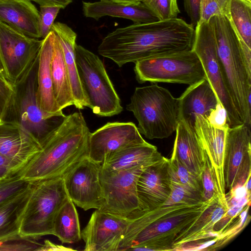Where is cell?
I'll return each mask as SVG.
<instances>
[{"instance_id":"603a6c76","label":"cell","mask_w":251,"mask_h":251,"mask_svg":"<svg viewBox=\"0 0 251 251\" xmlns=\"http://www.w3.org/2000/svg\"><path fill=\"white\" fill-rule=\"evenodd\" d=\"M82 10L86 17L96 20L108 16L128 19L134 24L159 21L155 14L141 1L135 3H120L109 0L94 2L82 1Z\"/></svg>"},{"instance_id":"5b68a950","label":"cell","mask_w":251,"mask_h":251,"mask_svg":"<svg viewBox=\"0 0 251 251\" xmlns=\"http://www.w3.org/2000/svg\"><path fill=\"white\" fill-rule=\"evenodd\" d=\"M69 198L63 178L32 182L21 219L20 237L36 239L53 235L56 214Z\"/></svg>"},{"instance_id":"b9f144b4","label":"cell","mask_w":251,"mask_h":251,"mask_svg":"<svg viewBox=\"0 0 251 251\" xmlns=\"http://www.w3.org/2000/svg\"><path fill=\"white\" fill-rule=\"evenodd\" d=\"M205 118L211 125L215 127H222L228 125L226 110L220 102Z\"/></svg>"},{"instance_id":"d4e9b609","label":"cell","mask_w":251,"mask_h":251,"mask_svg":"<svg viewBox=\"0 0 251 251\" xmlns=\"http://www.w3.org/2000/svg\"><path fill=\"white\" fill-rule=\"evenodd\" d=\"M0 21L27 36L41 38L39 11L29 0H0Z\"/></svg>"},{"instance_id":"4316f807","label":"cell","mask_w":251,"mask_h":251,"mask_svg":"<svg viewBox=\"0 0 251 251\" xmlns=\"http://www.w3.org/2000/svg\"><path fill=\"white\" fill-rule=\"evenodd\" d=\"M51 30L57 36L61 46L65 66L69 75L75 106L79 109L88 107L80 82L75 59L76 34L66 24L56 22Z\"/></svg>"},{"instance_id":"9c48e42d","label":"cell","mask_w":251,"mask_h":251,"mask_svg":"<svg viewBox=\"0 0 251 251\" xmlns=\"http://www.w3.org/2000/svg\"><path fill=\"white\" fill-rule=\"evenodd\" d=\"M42 41L27 36L0 21L1 65L15 89L25 81L37 64Z\"/></svg>"},{"instance_id":"f6af8a7d","label":"cell","mask_w":251,"mask_h":251,"mask_svg":"<svg viewBox=\"0 0 251 251\" xmlns=\"http://www.w3.org/2000/svg\"><path fill=\"white\" fill-rule=\"evenodd\" d=\"M73 251L72 248H68L63 246L54 244L51 242L46 240L40 251Z\"/></svg>"},{"instance_id":"277c9868","label":"cell","mask_w":251,"mask_h":251,"mask_svg":"<svg viewBox=\"0 0 251 251\" xmlns=\"http://www.w3.org/2000/svg\"><path fill=\"white\" fill-rule=\"evenodd\" d=\"M126 108L137 119L140 134L149 139L167 138L176 130L178 100L164 87L157 84L136 87Z\"/></svg>"},{"instance_id":"4fadbf2b","label":"cell","mask_w":251,"mask_h":251,"mask_svg":"<svg viewBox=\"0 0 251 251\" xmlns=\"http://www.w3.org/2000/svg\"><path fill=\"white\" fill-rule=\"evenodd\" d=\"M251 126L242 124L229 127L224 163L226 188L242 186L251 176Z\"/></svg>"},{"instance_id":"484cf974","label":"cell","mask_w":251,"mask_h":251,"mask_svg":"<svg viewBox=\"0 0 251 251\" xmlns=\"http://www.w3.org/2000/svg\"><path fill=\"white\" fill-rule=\"evenodd\" d=\"M157 148L147 142L122 148L106 156L101 164V169L114 172L139 165L150 166L164 158Z\"/></svg>"},{"instance_id":"52a82bcc","label":"cell","mask_w":251,"mask_h":251,"mask_svg":"<svg viewBox=\"0 0 251 251\" xmlns=\"http://www.w3.org/2000/svg\"><path fill=\"white\" fill-rule=\"evenodd\" d=\"M137 81L192 85L206 78L202 64L193 50L158 56L135 63Z\"/></svg>"},{"instance_id":"6da1fadb","label":"cell","mask_w":251,"mask_h":251,"mask_svg":"<svg viewBox=\"0 0 251 251\" xmlns=\"http://www.w3.org/2000/svg\"><path fill=\"white\" fill-rule=\"evenodd\" d=\"M195 29L180 18L133 24L108 34L98 51L119 67L130 62L192 50Z\"/></svg>"},{"instance_id":"9a60e30c","label":"cell","mask_w":251,"mask_h":251,"mask_svg":"<svg viewBox=\"0 0 251 251\" xmlns=\"http://www.w3.org/2000/svg\"><path fill=\"white\" fill-rule=\"evenodd\" d=\"M129 223V219L96 210L81 231L85 251H119Z\"/></svg>"},{"instance_id":"5bb4252c","label":"cell","mask_w":251,"mask_h":251,"mask_svg":"<svg viewBox=\"0 0 251 251\" xmlns=\"http://www.w3.org/2000/svg\"><path fill=\"white\" fill-rule=\"evenodd\" d=\"M100 170L101 164L87 156L63 178L69 198L84 210L99 209L103 205Z\"/></svg>"},{"instance_id":"7402d4cb","label":"cell","mask_w":251,"mask_h":251,"mask_svg":"<svg viewBox=\"0 0 251 251\" xmlns=\"http://www.w3.org/2000/svg\"><path fill=\"white\" fill-rule=\"evenodd\" d=\"M55 34L50 31L43 39L39 52L36 74V98L42 111L48 117L63 114L55 100L50 72L53 40Z\"/></svg>"},{"instance_id":"44dd1931","label":"cell","mask_w":251,"mask_h":251,"mask_svg":"<svg viewBox=\"0 0 251 251\" xmlns=\"http://www.w3.org/2000/svg\"><path fill=\"white\" fill-rule=\"evenodd\" d=\"M177 100L179 120L193 127L197 115L207 117L220 102L206 77L189 85Z\"/></svg>"},{"instance_id":"7dc6e473","label":"cell","mask_w":251,"mask_h":251,"mask_svg":"<svg viewBox=\"0 0 251 251\" xmlns=\"http://www.w3.org/2000/svg\"><path fill=\"white\" fill-rule=\"evenodd\" d=\"M109 0L115 2L120 3H135L140 1V0Z\"/></svg>"},{"instance_id":"8fae6325","label":"cell","mask_w":251,"mask_h":251,"mask_svg":"<svg viewBox=\"0 0 251 251\" xmlns=\"http://www.w3.org/2000/svg\"><path fill=\"white\" fill-rule=\"evenodd\" d=\"M193 50L200 59L219 101L226 110L229 127L242 124L228 91L219 59L215 37L208 22L198 24L195 28Z\"/></svg>"},{"instance_id":"cb8c5ba5","label":"cell","mask_w":251,"mask_h":251,"mask_svg":"<svg viewBox=\"0 0 251 251\" xmlns=\"http://www.w3.org/2000/svg\"><path fill=\"white\" fill-rule=\"evenodd\" d=\"M173 154L192 173L201 179L207 157L198 139L194 127L179 120Z\"/></svg>"},{"instance_id":"1f68e13d","label":"cell","mask_w":251,"mask_h":251,"mask_svg":"<svg viewBox=\"0 0 251 251\" xmlns=\"http://www.w3.org/2000/svg\"><path fill=\"white\" fill-rule=\"evenodd\" d=\"M250 206L251 203L247 204L239 214L213 238L214 244L207 250L214 251L225 246L247 226L251 219L249 214Z\"/></svg>"},{"instance_id":"ffe728a7","label":"cell","mask_w":251,"mask_h":251,"mask_svg":"<svg viewBox=\"0 0 251 251\" xmlns=\"http://www.w3.org/2000/svg\"><path fill=\"white\" fill-rule=\"evenodd\" d=\"M35 138L18 122H0V153L18 162L24 168L40 151Z\"/></svg>"},{"instance_id":"7bdbcfd3","label":"cell","mask_w":251,"mask_h":251,"mask_svg":"<svg viewBox=\"0 0 251 251\" xmlns=\"http://www.w3.org/2000/svg\"><path fill=\"white\" fill-rule=\"evenodd\" d=\"M183 0L184 10L190 19V24L195 27L200 19L201 0Z\"/></svg>"},{"instance_id":"2e32d148","label":"cell","mask_w":251,"mask_h":251,"mask_svg":"<svg viewBox=\"0 0 251 251\" xmlns=\"http://www.w3.org/2000/svg\"><path fill=\"white\" fill-rule=\"evenodd\" d=\"M229 127L228 125L215 127L201 115L196 116L194 125L199 143L212 167L218 200L227 209L224 163L226 136Z\"/></svg>"},{"instance_id":"7c38bea8","label":"cell","mask_w":251,"mask_h":251,"mask_svg":"<svg viewBox=\"0 0 251 251\" xmlns=\"http://www.w3.org/2000/svg\"><path fill=\"white\" fill-rule=\"evenodd\" d=\"M147 167L139 165L114 172H106L101 169L100 180L103 203L99 210L125 217H129L134 213L140 211L137 181Z\"/></svg>"},{"instance_id":"4dcf8cb0","label":"cell","mask_w":251,"mask_h":251,"mask_svg":"<svg viewBox=\"0 0 251 251\" xmlns=\"http://www.w3.org/2000/svg\"><path fill=\"white\" fill-rule=\"evenodd\" d=\"M229 15L242 42L251 49V0H230Z\"/></svg>"},{"instance_id":"f35d334b","label":"cell","mask_w":251,"mask_h":251,"mask_svg":"<svg viewBox=\"0 0 251 251\" xmlns=\"http://www.w3.org/2000/svg\"><path fill=\"white\" fill-rule=\"evenodd\" d=\"M60 9L57 6H40L39 25L42 39L50 32L54 20Z\"/></svg>"},{"instance_id":"83f0119b","label":"cell","mask_w":251,"mask_h":251,"mask_svg":"<svg viewBox=\"0 0 251 251\" xmlns=\"http://www.w3.org/2000/svg\"><path fill=\"white\" fill-rule=\"evenodd\" d=\"M31 186L22 194L0 204V242L23 239L20 236L21 221Z\"/></svg>"},{"instance_id":"e575fe53","label":"cell","mask_w":251,"mask_h":251,"mask_svg":"<svg viewBox=\"0 0 251 251\" xmlns=\"http://www.w3.org/2000/svg\"><path fill=\"white\" fill-rule=\"evenodd\" d=\"M170 187V196L163 204H195L202 202L200 194L171 179Z\"/></svg>"},{"instance_id":"f546056e","label":"cell","mask_w":251,"mask_h":251,"mask_svg":"<svg viewBox=\"0 0 251 251\" xmlns=\"http://www.w3.org/2000/svg\"><path fill=\"white\" fill-rule=\"evenodd\" d=\"M53 235L62 243L73 244L81 239L78 215L75 203L69 198L57 212Z\"/></svg>"},{"instance_id":"836d02e7","label":"cell","mask_w":251,"mask_h":251,"mask_svg":"<svg viewBox=\"0 0 251 251\" xmlns=\"http://www.w3.org/2000/svg\"><path fill=\"white\" fill-rule=\"evenodd\" d=\"M32 182L26 180L19 175L0 181V204L27 190Z\"/></svg>"},{"instance_id":"8d00e7d4","label":"cell","mask_w":251,"mask_h":251,"mask_svg":"<svg viewBox=\"0 0 251 251\" xmlns=\"http://www.w3.org/2000/svg\"><path fill=\"white\" fill-rule=\"evenodd\" d=\"M230 0H201L200 19L198 24L208 22L214 16H230Z\"/></svg>"},{"instance_id":"d6a6232c","label":"cell","mask_w":251,"mask_h":251,"mask_svg":"<svg viewBox=\"0 0 251 251\" xmlns=\"http://www.w3.org/2000/svg\"><path fill=\"white\" fill-rule=\"evenodd\" d=\"M168 171L171 180L198 193L201 198V179L183 165L173 153L168 159Z\"/></svg>"},{"instance_id":"3957f363","label":"cell","mask_w":251,"mask_h":251,"mask_svg":"<svg viewBox=\"0 0 251 251\" xmlns=\"http://www.w3.org/2000/svg\"><path fill=\"white\" fill-rule=\"evenodd\" d=\"M215 37L224 77L243 124H251V49L240 38L230 16H216L209 21Z\"/></svg>"},{"instance_id":"ba28073f","label":"cell","mask_w":251,"mask_h":251,"mask_svg":"<svg viewBox=\"0 0 251 251\" xmlns=\"http://www.w3.org/2000/svg\"><path fill=\"white\" fill-rule=\"evenodd\" d=\"M38 62L27 78L15 87L5 120L20 123L38 141L40 146L64 121V114L48 117L40 109L36 98Z\"/></svg>"},{"instance_id":"c3c4849f","label":"cell","mask_w":251,"mask_h":251,"mask_svg":"<svg viewBox=\"0 0 251 251\" xmlns=\"http://www.w3.org/2000/svg\"><path fill=\"white\" fill-rule=\"evenodd\" d=\"M5 119V115L0 105V122H1Z\"/></svg>"},{"instance_id":"8992f818","label":"cell","mask_w":251,"mask_h":251,"mask_svg":"<svg viewBox=\"0 0 251 251\" xmlns=\"http://www.w3.org/2000/svg\"><path fill=\"white\" fill-rule=\"evenodd\" d=\"M75 59L88 107L99 116L120 114L123 110L120 99L98 56L76 44Z\"/></svg>"},{"instance_id":"d590c367","label":"cell","mask_w":251,"mask_h":251,"mask_svg":"<svg viewBox=\"0 0 251 251\" xmlns=\"http://www.w3.org/2000/svg\"><path fill=\"white\" fill-rule=\"evenodd\" d=\"M140 1L161 21L176 18L180 13L177 0H140Z\"/></svg>"},{"instance_id":"60d3db41","label":"cell","mask_w":251,"mask_h":251,"mask_svg":"<svg viewBox=\"0 0 251 251\" xmlns=\"http://www.w3.org/2000/svg\"><path fill=\"white\" fill-rule=\"evenodd\" d=\"M23 168L18 162L0 153V181L19 174Z\"/></svg>"},{"instance_id":"30bf717a","label":"cell","mask_w":251,"mask_h":251,"mask_svg":"<svg viewBox=\"0 0 251 251\" xmlns=\"http://www.w3.org/2000/svg\"><path fill=\"white\" fill-rule=\"evenodd\" d=\"M214 198L192 205L150 224L133 238L126 251H172L178 236L201 215Z\"/></svg>"},{"instance_id":"bcb514c9","label":"cell","mask_w":251,"mask_h":251,"mask_svg":"<svg viewBox=\"0 0 251 251\" xmlns=\"http://www.w3.org/2000/svg\"><path fill=\"white\" fill-rule=\"evenodd\" d=\"M0 78L8 83L11 84L8 81V80L6 77V76L4 71L2 67L0 62Z\"/></svg>"},{"instance_id":"ee69618b","label":"cell","mask_w":251,"mask_h":251,"mask_svg":"<svg viewBox=\"0 0 251 251\" xmlns=\"http://www.w3.org/2000/svg\"><path fill=\"white\" fill-rule=\"evenodd\" d=\"M37 3L40 6H57L64 9L73 0H29Z\"/></svg>"},{"instance_id":"d6986e66","label":"cell","mask_w":251,"mask_h":251,"mask_svg":"<svg viewBox=\"0 0 251 251\" xmlns=\"http://www.w3.org/2000/svg\"><path fill=\"white\" fill-rule=\"evenodd\" d=\"M140 211L150 210L163 205L171 192L168 158L145 168L137 185Z\"/></svg>"},{"instance_id":"ac0fdd59","label":"cell","mask_w":251,"mask_h":251,"mask_svg":"<svg viewBox=\"0 0 251 251\" xmlns=\"http://www.w3.org/2000/svg\"><path fill=\"white\" fill-rule=\"evenodd\" d=\"M215 197L201 215L175 240L172 251L206 250L212 241H204L217 236L213 227L227 210Z\"/></svg>"},{"instance_id":"ab89813d","label":"cell","mask_w":251,"mask_h":251,"mask_svg":"<svg viewBox=\"0 0 251 251\" xmlns=\"http://www.w3.org/2000/svg\"><path fill=\"white\" fill-rule=\"evenodd\" d=\"M249 203H251V200L245 201L228 207L227 210L214 225L213 230L217 236L239 214L244 207Z\"/></svg>"},{"instance_id":"74e56055","label":"cell","mask_w":251,"mask_h":251,"mask_svg":"<svg viewBox=\"0 0 251 251\" xmlns=\"http://www.w3.org/2000/svg\"><path fill=\"white\" fill-rule=\"evenodd\" d=\"M201 181L202 201H207L217 197L213 171L208 158L201 176Z\"/></svg>"},{"instance_id":"7a4b0ae2","label":"cell","mask_w":251,"mask_h":251,"mask_svg":"<svg viewBox=\"0 0 251 251\" xmlns=\"http://www.w3.org/2000/svg\"><path fill=\"white\" fill-rule=\"evenodd\" d=\"M90 133L81 113L66 116L19 175L31 182L63 178L88 156Z\"/></svg>"},{"instance_id":"f1b7e54d","label":"cell","mask_w":251,"mask_h":251,"mask_svg":"<svg viewBox=\"0 0 251 251\" xmlns=\"http://www.w3.org/2000/svg\"><path fill=\"white\" fill-rule=\"evenodd\" d=\"M50 72L54 97L59 109L62 110L68 106L74 105L70 79L61 46L55 34L53 40Z\"/></svg>"},{"instance_id":"e0dca14e","label":"cell","mask_w":251,"mask_h":251,"mask_svg":"<svg viewBox=\"0 0 251 251\" xmlns=\"http://www.w3.org/2000/svg\"><path fill=\"white\" fill-rule=\"evenodd\" d=\"M146 142L133 123L108 122L90 133L88 157L101 164L106 156L122 148Z\"/></svg>"},{"instance_id":"681fc988","label":"cell","mask_w":251,"mask_h":251,"mask_svg":"<svg viewBox=\"0 0 251 251\" xmlns=\"http://www.w3.org/2000/svg\"><path fill=\"white\" fill-rule=\"evenodd\" d=\"M0 62L1 65V52H0ZM2 66V65H1ZM5 73V72H4Z\"/></svg>"}]
</instances>
